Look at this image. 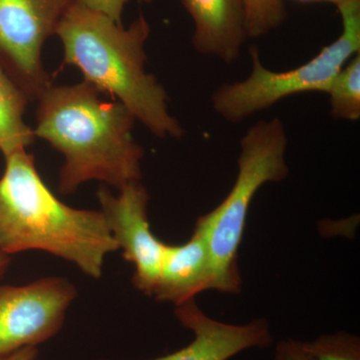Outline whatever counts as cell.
Wrapping results in <instances>:
<instances>
[{
    "label": "cell",
    "instance_id": "cell-2",
    "mask_svg": "<svg viewBox=\"0 0 360 360\" xmlns=\"http://www.w3.org/2000/svg\"><path fill=\"white\" fill-rule=\"evenodd\" d=\"M150 25L141 13L124 27L77 0L59 23L63 65L78 68L86 82L115 97L155 136L181 139L184 129L168 111V96L158 78L146 72Z\"/></svg>",
    "mask_w": 360,
    "mask_h": 360
},
{
    "label": "cell",
    "instance_id": "cell-17",
    "mask_svg": "<svg viewBox=\"0 0 360 360\" xmlns=\"http://www.w3.org/2000/svg\"><path fill=\"white\" fill-rule=\"evenodd\" d=\"M271 360H311L303 348L302 341L284 340L279 341Z\"/></svg>",
    "mask_w": 360,
    "mask_h": 360
},
{
    "label": "cell",
    "instance_id": "cell-3",
    "mask_svg": "<svg viewBox=\"0 0 360 360\" xmlns=\"http://www.w3.org/2000/svg\"><path fill=\"white\" fill-rule=\"evenodd\" d=\"M6 160L0 177V251L41 250L101 278L104 260L118 250L103 212L77 210L54 195L26 150Z\"/></svg>",
    "mask_w": 360,
    "mask_h": 360
},
{
    "label": "cell",
    "instance_id": "cell-1",
    "mask_svg": "<svg viewBox=\"0 0 360 360\" xmlns=\"http://www.w3.org/2000/svg\"><path fill=\"white\" fill-rule=\"evenodd\" d=\"M86 82L60 85L39 97L35 137L65 158L59 191L71 194L90 180L120 189L141 181L144 149L135 141L134 116L120 101H106Z\"/></svg>",
    "mask_w": 360,
    "mask_h": 360
},
{
    "label": "cell",
    "instance_id": "cell-11",
    "mask_svg": "<svg viewBox=\"0 0 360 360\" xmlns=\"http://www.w3.org/2000/svg\"><path fill=\"white\" fill-rule=\"evenodd\" d=\"M212 290L210 246L202 227L196 222L191 238L184 245H168L153 295L160 302L184 304L202 291Z\"/></svg>",
    "mask_w": 360,
    "mask_h": 360
},
{
    "label": "cell",
    "instance_id": "cell-7",
    "mask_svg": "<svg viewBox=\"0 0 360 360\" xmlns=\"http://www.w3.org/2000/svg\"><path fill=\"white\" fill-rule=\"evenodd\" d=\"M75 297V286L61 277L0 285V359L53 338Z\"/></svg>",
    "mask_w": 360,
    "mask_h": 360
},
{
    "label": "cell",
    "instance_id": "cell-6",
    "mask_svg": "<svg viewBox=\"0 0 360 360\" xmlns=\"http://www.w3.org/2000/svg\"><path fill=\"white\" fill-rule=\"evenodd\" d=\"M77 1L0 0V61L30 101L52 85L42 63V49Z\"/></svg>",
    "mask_w": 360,
    "mask_h": 360
},
{
    "label": "cell",
    "instance_id": "cell-10",
    "mask_svg": "<svg viewBox=\"0 0 360 360\" xmlns=\"http://www.w3.org/2000/svg\"><path fill=\"white\" fill-rule=\"evenodd\" d=\"M193 18V44L198 53L225 65L238 60L248 39L243 0H181Z\"/></svg>",
    "mask_w": 360,
    "mask_h": 360
},
{
    "label": "cell",
    "instance_id": "cell-14",
    "mask_svg": "<svg viewBox=\"0 0 360 360\" xmlns=\"http://www.w3.org/2000/svg\"><path fill=\"white\" fill-rule=\"evenodd\" d=\"M311 360H360L359 336L345 331L302 342Z\"/></svg>",
    "mask_w": 360,
    "mask_h": 360
},
{
    "label": "cell",
    "instance_id": "cell-20",
    "mask_svg": "<svg viewBox=\"0 0 360 360\" xmlns=\"http://www.w3.org/2000/svg\"><path fill=\"white\" fill-rule=\"evenodd\" d=\"M300 1H317V2H330V4H335L336 6L340 4L341 2L345 1V0H300Z\"/></svg>",
    "mask_w": 360,
    "mask_h": 360
},
{
    "label": "cell",
    "instance_id": "cell-9",
    "mask_svg": "<svg viewBox=\"0 0 360 360\" xmlns=\"http://www.w3.org/2000/svg\"><path fill=\"white\" fill-rule=\"evenodd\" d=\"M174 314L182 326L193 331V340L177 352L150 360H229L250 348L269 347L274 341L265 319L241 326L224 323L206 315L195 300L176 307Z\"/></svg>",
    "mask_w": 360,
    "mask_h": 360
},
{
    "label": "cell",
    "instance_id": "cell-18",
    "mask_svg": "<svg viewBox=\"0 0 360 360\" xmlns=\"http://www.w3.org/2000/svg\"><path fill=\"white\" fill-rule=\"evenodd\" d=\"M0 360H39V350L35 347H23Z\"/></svg>",
    "mask_w": 360,
    "mask_h": 360
},
{
    "label": "cell",
    "instance_id": "cell-15",
    "mask_svg": "<svg viewBox=\"0 0 360 360\" xmlns=\"http://www.w3.org/2000/svg\"><path fill=\"white\" fill-rule=\"evenodd\" d=\"M248 37L257 39L276 30L286 20L283 0H243Z\"/></svg>",
    "mask_w": 360,
    "mask_h": 360
},
{
    "label": "cell",
    "instance_id": "cell-13",
    "mask_svg": "<svg viewBox=\"0 0 360 360\" xmlns=\"http://www.w3.org/2000/svg\"><path fill=\"white\" fill-rule=\"evenodd\" d=\"M330 115L335 120L356 122L360 118V52L347 61L328 91Z\"/></svg>",
    "mask_w": 360,
    "mask_h": 360
},
{
    "label": "cell",
    "instance_id": "cell-5",
    "mask_svg": "<svg viewBox=\"0 0 360 360\" xmlns=\"http://www.w3.org/2000/svg\"><path fill=\"white\" fill-rule=\"evenodd\" d=\"M342 32L314 58L290 70L265 68L255 45L250 49L251 72L241 82L225 84L213 92V110L225 122L239 123L284 98L326 92L350 58L360 52V0H345L338 6Z\"/></svg>",
    "mask_w": 360,
    "mask_h": 360
},
{
    "label": "cell",
    "instance_id": "cell-8",
    "mask_svg": "<svg viewBox=\"0 0 360 360\" xmlns=\"http://www.w3.org/2000/svg\"><path fill=\"white\" fill-rule=\"evenodd\" d=\"M111 236L125 260L134 264L135 288L153 295L167 243L156 238L148 220L149 194L141 182H132L112 194L105 187L97 193Z\"/></svg>",
    "mask_w": 360,
    "mask_h": 360
},
{
    "label": "cell",
    "instance_id": "cell-16",
    "mask_svg": "<svg viewBox=\"0 0 360 360\" xmlns=\"http://www.w3.org/2000/svg\"><path fill=\"white\" fill-rule=\"evenodd\" d=\"M79 1L92 11L103 13L115 20L118 25H122L123 11L130 0H79Z\"/></svg>",
    "mask_w": 360,
    "mask_h": 360
},
{
    "label": "cell",
    "instance_id": "cell-19",
    "mask_svg": "<svg viewBox=\"0 0 360 360\" xmlns=\"http://www.w3.org/2000/svg\"><path fill=\"white\" fill-rule=\"evenodd\" d=\"M11 257L4 255V253L0 251V278H2L4 274H6L7 269H8L9 265H11Z\"/></svg>",
    "mask_w": 360,
    "mask_h": 360
},
{
    "label": "cell",
    "instance_id": "cell-12",
    "mask_svg": "<svg viewBox=\"0 0 360 360\" xmlns=\"http://www.w3.org/2000/svg\"><path fill=\"white\" fill-rule=\"evenodd\" d=\"M30 101L0 61V153L4 158L26 150L34 141V131L23 120Z\"/></svg>",
    "mask_w": 360,
    "mask_h": 360
},
{
    "label": "cell",
    "instance_id": "cell-4",
    "mask_svg": "<svg viewBox=\"0 0 360 360\" xmlns=\"http://www.w3.org/2000/svg\"><path fill=\"white\" fill-rule=\"evenodd\" d=\"M288 134L281 118L260 120L250 127L240 141L233 186L217 207L196 221L205 231L210 246L213 290L233 295L241 290L238 250L248 210L264 184L288 177Z\"/></svg>",
    "mask_w": 360,
    "mask_h": 360
}]
</instances>
